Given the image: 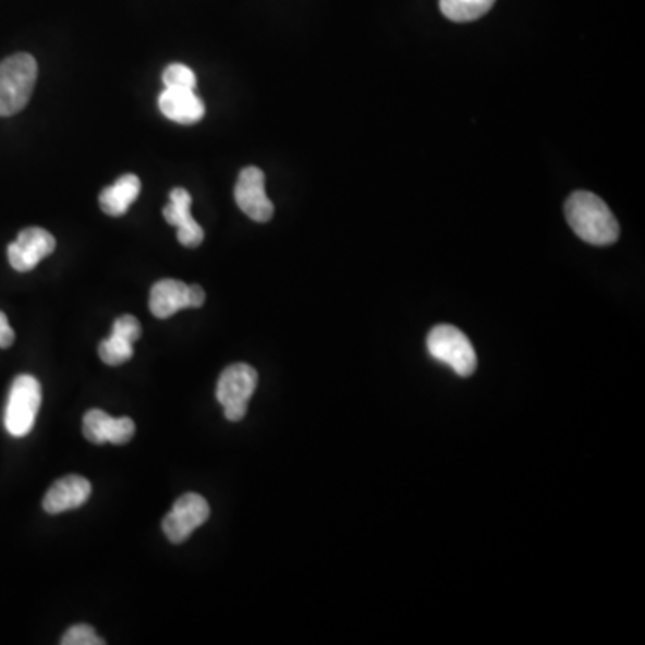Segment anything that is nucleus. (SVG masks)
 <instances>
[{
  "label": "nucleus",
  "instance_id": "obj_1",
  "mask_svg": "<svg viewBox=\"0 0 645 645\" xmlns=\"http://www.w3.org/2000/svg\"><path fill=\"white\" fill-rule=\"evenodd\" d=\"M564 216L581 241L594 246H608L619 239L616 216L599 196L592 192H574L564 203Z\"/></svg>",
  "mask_w": 645,
  "mask_h": 645
},
{
  "label": "nucleus",
  "instance_id": "obj_2",
  "mask_svg": "<svg viewBox=\"0 0 645 645\" xmlns=\"http://www.w3.org/2000/svg\"><path fill=\"white\" fill-rule=\"evenodd\" d=\"M38 65L26 52L0 61V117L16 115L24 110L35 90Z\"/></svg>",
  "mask_w": 645,
  "mask_h": 645
},
{
  "label": "nucleus",
  "instance_id": "obj_3",
  "mask_svg": "<svg viewBox=\"0 0 645 645\" xmlns=\"http://www.w3.org/2000/svg\"><path fill=\"white\" fill-rule=\"evenodd\" d=\"M427 350L436 361L449 366L459 377H470L477 369V353L459 328L452 325L434 327L427 338Z\"/></svg>",
  "mask_w": 645,
  "mask_h": 645
},
{
  "label": "nucleus",
  "instance_id": "obj_4",
  "mask_svg": "<svg viewBox=\"0 0 645 645\" xmlns=\"http://www.w3.org/2000/svg\"><path fill=\"white\" fill-rule=\"evenodd\" d=\"M40 403V382L31 375L16 377L13 380V386H11L8 405H5V430L15 438L27 436L35 427L36 414H38Z\"/></svg>",
  "mask_w": 645,
  "mask_h": 645
},
{
  "label": "nucleus",
  "instance_id": "obj_5",
  "mask_svg": "<svg viewBox=\"0 0 645 645\" xmlns=\"http://www.w3.org/2000/svg\"><path fill=\"white\" fill-rule=\"evenodd\" d=\"M258 374L247 364H232L222 372L217 382V402L224 407L230 422H241L247 413V402L257 389Z\"/></svg>",
  "mask_w": 645,
  "mask_h": 645
},
{
  "label": "nucleus",
  "instance_id": "obj_6",
  "mask_svg": "<svg viewBox=\"0 0 645 645\" xmlns=\"http://www.w3.org/2000/svg\"><path fill=\"white\" fill-rule=\"evenodd\" d=\"M210 516V506L202 495L185 494L174 502L161 527L172 544H183Z\"/></svg>",
  "mask_w": 645,
  "mask_h": 645
},
{
  "label": "nucleus",
  "instance_id": "obj_7",
  "mask_svg": "<svg viewBox=\"0 0 645 645\" xmlns=\"http://www.w3.org/2000/svg\"><path fill=\"white\" fill-rule=\"evenodd\" d=\"M233 194L238 207L255 222H268L275 214L271 199L266 194V177L258 167L242 169Z\"/></svg>",
  "mask_w": 645,
  "mask_h": 645
},
{
  "label": "nucleus",
  "instance_id": "obj_8",
  "mask_svg": "<svg viewBox=\"0 0 645 645\" xmlns=\"http://www.w3.org/2000/svg\"><path fill=\"white\" fill-rule=\"evenodd\" d=\"M56 250V239L44 228H26L19 233L15 242L8 246L11 268L19 272L35 269L44 258Z\"/></svg>",
  "mask_w": 645,
  "mask_h": 645
},
{
  "label": "nucleus",
  "instance_id": "obj_9",
  "mask_svg": "<svg viewBox=\"0 0 645 645\" xmlns=\"http://www.w3.org/2000/svg\"><path fill=\"white\" fill-rule=\"evenodd\" d=\"M83 434L92 443L124 445L133 438L135 424L132 418H111L101 409H90L83 419Z\"/></svg>",
  "mask_w": 645,
  "mask_h": 645
},
{
  "label": "nucleus",
  "instance_id": "obj_10",
  "mask_svg": "<svg viewBox=\"0 0 645 645\" xmlns=\"http://www.w3.org/2000/svg\"><path fill=\"white\" fill-rule=\"evenodd\" d=\"M192 197L185 188H172L169 205L163 208L167 222L178 228V241L183 246L197 247L205 239L203 228L191 214Z\"/></svg>",
  "mask_w": 645,
  "mask_h": 645
},
{
  "label": "nucleus",
  "instance_id": "obj_11",
  "mask_svg": "<svg viewBox=\"0 0 645 645\" xmlns=\"http://www.w3.org/2000/svg\"><path fill=\"white\" fill-rule=\"evenodd\" d=\"M92 484L81 475H66L56 480L44 499V510L58 514L63 511L76 510L90 499Z\"/></svg>",
  "mask_w": 645,
  "mask_h": 645
},
{
  "label": "nucleus",
  "instance_id": "obj_12",
  "mask_svg": "<svg viewBox=\"0 0 645 645\" xmlns=\"http://www.w3.org/2000/svg\"><path fill=\"white\" fill-rule=\"evenodd\" d=\"M158 108L169 121L191 126L205 117V105L194 90L166 88L158 97Z\"/></svg>",
  "mask_w": 645,
  "mask_h": 645
},
{
  "label": "nucleus",
  "instance_id": "obj_13",
  "mask_svg": "<svg viewBox=\"0 0 645 645\" xmlns=\"http://www.w3.org/2000/svg\"><path fill=\"white\" fill-rule=\"evenodd\" d=\"M149 308L153 316L158 319H167L188 307V285L180 280H160L155 283L149 296Z\"/></svg>",
  "mask_w": 645,
  "mask_h": 645
},
{
  "label": "nucleus",
  "instance_id": "obj_14",
  "mask_svg": "<svg viewBox=\"0 0 645 645\" xmlns=\"http://www.w3.org/2000/svg\"><path fill=\"white\" fill-rule=\"evenodd\" d=\"M141 180L135 174H124L113 185L105 188L99 196L101 210L111 217H121L130 210L141 194Z\"/></svg>",
  "mask_w": 645,
  "mask_h": 645
},
{
  "label": "nucleus",
  "instance_id": "obj_15",
  "mask_svg": "<svg viewBox=\"0 0 645 645\" xmlns=\"http://www.w3.org/2000/svg\"><path fill=\"white\" fill-rule=\"evenodd\" d=\"M495 0H439V8L449 21L472 22L486 15Z\"/></svg>",
  "mask_w": 645,
  "mask_h": 645
},
{
  "label": "nucleus",
  "instance_id": "obj_16",
  "mask_svg": "<svg viewBox=\"0 0 645 645\" xmlns=\"http://www.w3.org/2000/svg\"><path fill=\"white\" fill-rule=\"evenodd\" d=\"M99 357L108 366H121L133 357V341L121 333L111 332L107 341L99 344Z\"/></svg>",
  "mask_w": 645,
  "mask_h": 645
},
{
  "label": "nucleus",
  "instance_id": "obj_17",
  "mask_svg": "<svg viewBox=\"0 0 645 645\" xmlns=\"http://www.w3.org/2000/svg\"><path fill=\"white\" fill-rule=\"evenodd\" d=\"M161 81H163L166 88H172V90H196V74L191 66L183 65V63H172L167 66L161 74Z\"/></svg>",
  "mask_w": 645,
  "mask_h": 645
},
{
  "label": "nucleus",
  "instance_id": "obj_18",
  "mask_svg": "<svg viewBox=\"0 0 645 645\" xmlns=\"http://www.w3.org/2000/svg\"><path fill=\"white\" fill-rule=\"evenodd\" d=\"M63 645H102L105 641L96 635V631L92 630L90 625L77 624L72 625L71 630L66 631L63 638Z\"/></svg>",
  "mask_w": 645,
  "mask_h": 645
},
{
  "label": "nucleus",
  "instance_id": "obj_19",
  "mask_svg": "<svg viewBox=\"0 0 645 645\" xmlns=\"http://www.w3.org/2000/svg\"><path fill=\"white\" fill-rule=\"evenodd\" d=\"M13 341H15V332L10 327L8 316L4 313H0V349H10Z\"/></svg>",
  "mask_w": 645,
  "mask_h": 645
},
{
  "label": "nucleus",
  "instance_id": "obj_20",
  "mask_svg": "<svg viewBox=\"0 0 645 645\" xmlns=\"http://www.w3.org/2000/svg\"><path fill=\"white\" fill-rule=\"evenodd\" d=\"M207 300V294L199 285H188V307L199 308Z\"/></svg>",
  "mask_w": 645,
  "mask_h": 645
}]
</instances>
